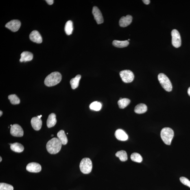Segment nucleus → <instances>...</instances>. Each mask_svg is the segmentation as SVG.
<instances>
[{"instance_id":"nucleus-1","label":"nucleus","mask_w":190,"mask_h":190,"mask_svg":"<svg viewBox=\"0 0 190 190\" xmlns=\"http://www.w3.org/2000/svg\"><path fill=\"white\" fill-rule=\"evenodd\" d=\"M62 144L57 138H53L48 142L46 148L48 152L51 154H56L60 152Z\"/></svg>"},{"instance_id":"nucleus-2","label":"nucleus","mask_w":190,"mask_h":190,"mask_svg":"<svg viewBox=\"0 0 190 190\" xmlns=\"http://www.w3.org/2000/svg\"><path fill=\"white\" fill-rule=\"evenodd\" d=\"M61 79L62 75L59 72H53L46 77L44 83L47 86H53L59 83Z\"/></svg>"},{"instance_id":"nucleus-3","label":"nucleus","mask_w":190,"mask_h":190,"mask_svg":"<svg viewBox=\"0 0 190 190\" xmlns=\"http://www.w3.org/2000/svg\"><path fill=\"white\" fill-rule=\"evenodd\" d=\"M174 136V131L169 128H165L162 129L160 132V136L165 144H171V141Z\"/></svg>"},{"instance_id":"nucleus-4","label":"nucleus","mask_w":190,"mask_h":190,"mask_svg":"<svg viewBox=\"0 0 190 190\" xmlns=\"http://www.w3.org/2000/svg\"><path fill=\"white\" fill-rule=\"evenodd\" d=\"M158 81L165 91L170 92L172 90V85L168 77L163 73H160L158 76Z\"/></svg>"},{"instance_id":"nucleus-5","label":"nucleus","mask_w":190,"mask_h":190,"mask_svg":"<svg viewBox=\"0 0 190 190\" xmlns=\"http://www.w3.org/2000/svg\"><path fill=\"white\" fill-rule=\"evenodd\" d=\"M80 168L82 172L84 174H88L91 172L92 169L91 160L88 158L82 159L80 163Z\"/></svg>"},{"instance_id":"nucleus-6","label":"nucleus","mask_w":190,"mask_h":190,"mask_svg":"<svg viewBox=\"0 0 190 190\" xmlns=\"http://www.w3.org/2000/svg\"><path fill=\"white\" fill-rule=\"evenodd\" d=\"M119 74L122 80L125 83H130L134 80V75L130 70H123L120 72Z\"/></svg>"},{"instance_id":"nucleus-7","label":"nucleus","mask_w":190,"mask_h":190,"mask_svg":"<svg viewBox=\"0 0 190 190\" xmlns=\"http://www.w3.org/2000/svg\"><path fill=\"white\" fill-rule=\"evenodd\" d=\"M171 34L173 46L176 48L180 47L181 45V40L179 33L176 29H173Z\"/></svg>"},{"instance_id":"nucleus-8","label":"nucleus","mask_w":190,"mask_h":190,"mask_svg":"<svg viewBox=\"0 0 190 190\" xmlns=\"http://www.w3.org/2000/svg\"><path fill=\"white\" fill-rule=\"evenodd\" d=\"M10 134L14 137H22L23 136L24 132L20 125L14 124L11 127Z\"/></svg>"},{"instance_id":"nucleus-9","label":"nucleus","mask_w":190,"mask_h":190,"mask_svg":"<svg viewBox=\"0 0 190 190\" xmlns=\"http://www.w3.org/2000/svg\"><path fill=\"white\" fill-rule=\"evenodd\" d=\"M21 26V22L18 20H13L7 23L5 27L13 32H16L19 30Z\"/></svg>"},{"instance_id":"nucleus-10","label":"nucleus","mask_w":190,"mask_h":190,"mask_svg":"<svg viewBox=\"0 0 190 190\" xmlns=\"http://www.w3.org/2000/svg\"><path fill=\"white\" fill-rule=\"evenodd\" d=\"M92 14L98 24L99 25L104 22V19H103L102 14L97 7L95 6L93 7Z\"/></svg>"},{"instance_id":"nucleus-11","label":"nucleus","mask_w":190,"mask_h":190,"mask_svg":"<svg viewBox=\"0 0 190 190\" xmlns=\"http://www.w3.org/2000/svg\"><path fill=\"white\" fill-rule=\"evenodd\" d=\"M26 169L30 172L38 173L41 170L42 167L41 165L38 163L31 162L27 165Z\"/></svg>"},{"instance_id":"nucleus-12","label":"nucleus","mask_w":190,"mask_h":190,"mask_svg":"<svg viewBox=\"0 0 190 190\" xmlns=\"http://www.w3.org/2000/svg\"><path fill=\"white\" fill-rule=\"evenodd\" d=\"M29 38L31 41L37 43H41L42 42L41 35L37 30L32 31L29 35Z\"/></svg>"},{"instance_id":"nucleus-13","label":"nucleus","mask_w":190,"mask_h":190,"mask_svg":"<svg viewBox=\"0 0 190 190\" xmlns=\"http://www.w3.org/2000/svg\"><path fill=\"white\" fill-rule=\"evenodd\" d=\"M132 17L131 16L127 15L121 17L119 21V25L121 27H125L128 26L131 23Z\"/></svg>"},{"instance_id":"nucleus-14","label":"nucleus","mask_w":190,"mask_h":190,"mask_svg":"<svg viewBox=\"0 0 190 190\" xmlns=\"http://www.w3.org/2000/svg\"><path fill=\"white\" fill-rule=\"evenodd\" d=\"M31 123L33 129L36 131L40 129L42 126V121L41 119L37 117H34L31 119Z\"/></svg>"},{"instance_id":"nucleus-15","label":"nucleus","mask_w":190,"mask_h":190,"mask_svg":"<svg viewBox=\"0 0 190 190\" xmlns=\"http://www.w3.org/2000/svg\"><path fill=\"white\" fill-rule=\"evenodd\" d=\"M115 137L121 141H126L128 139V136L124 131L121 129H118L115 133Z\"/></svg>"},{"instance_id":"nucleus-16","label":"nucleus","mask_w":190,"mask_h":190,"mask_svg":"<svg viewBox=\"0 0 190 190\" xmlns=\"http://www.w3.org/2000/svg\"><path fill=\"white\" fill-rule=\"evenodd\" d=\"M55 114L52 113L49 114L47 121V126L48 128H52L56 124L57 120Z\"/></svg>"},{"instance_id":"nucleus-17","label":"nucleus","mask_w":190,"mask_h":190,"mask_svg":"<svg viewBox=\"0 0 190 190\" xmlns=\"http://www.w3.org/2000/svg\"><path fill=\"white\" fill-rule=\"evenodd\" d=\"M21 55V58L20 60L21 62L29 61L32 60L33 58V53L29 51H24Z\"/></svg>"},{"instance_id":"nucleus-18","label":"nucleus","mask_w":190,"mask_h":190,"mask_svg":"<svg viewBox=\"0 0 190 190\" xmlns=\"http://www.w3.org/2000/svg\"><path fill=\"white\" fill-rule=\"evenodd\" d=\"M11 150L16 152H21L24 150L23 146L21 144L18 143H14L10 144Z\"/></svg>"},{"instance_id":"nucleus-19","label":"nucleus","mask_w":190,"mask_h":190,"mask_svg":"<svg viewBox=\"0 0 190 190\" xmlns=\"http://www.w3.org/2000/svg\"><path fill=\"white\" fill-rule=\"evenodd\" d=\"M147 107L146 105L144 104H139L137 105L134 108V111L137 114H142L146 112Z\"/></svg>"},{"instance_id":"nucleus-20","label":"nucleus","mask_w":190,"mask_h":190,"mask_svg":"<svg viewBox=\"0 0 190 190\" xmlns=\"http://www.w3.org/2000/svg\"><path fill=\"white\" fill-rule=\"evenodd\" d=\"M58 138L61 142L62 144L66 145L68 143V139L67 136L64 132L63 130H61L57 134Z\"/></svg>"},{"instance_id":"nucleus-21","label":"nucleus","mask_w":190,"mask_h":190,"mask_svg":"<svg viewBox=\"0 0 190 190\" xmlns=\"http://www.w3.org/2000/svg\"><path fill=\"white\" fill-rule=\"evenodd\" d=\"M81 78L80 75H77L74 78L72 79L70 81V84L71 86L72 89L74 90L78 87L79 82Z\"/></svg>"},{"instance_id":"nucleus-22","label":"nucleus","mask_w":190,"mask_h":190,"mask_svg":"<svg viewBox=\"0 0 190 190\" xmlns=\"http://www.w3.org/2000/svg\"><path fill=\"white\" fill-rule=\"evenodd\" d=\"M129 41L128 40H123V41H121L118 40H114L112 42V44L114 47L122 48L126 47L129 45Z\"/></svg>"},{"instance_id":"nucleus-23","label":"nucleus","mask_w":190,"mask_h":190,"mask_svg":"<svg viewBox=\"0 0 190 190\" xmlns=\"http://www.w3.org/2000/svg\"><path fill=\"white\" fill-rule=\"evenodd\" d=\"M73 29V24L72 22L71 21H68L66 22L65 27H64V30H65L66 34L68 35H70L72 33Z\"/></svg>"},{"instance_id":"nucleus-24","label":"nucleus","mask_w":190,"mask_h":190,"mask_svg":"<svg viewBox=\"0 0 190 190\" xmlns=\"http://www.w3.org/2000/svg\"><path fill=\"white\" fill-rule=\"evenodd\" d=\"M116 156L122 162L126 161L128 159L127 153L124 150L118 151L116 153Z\"/></svg>"},{"instance_id":"nucleus-25","label":"nucleus","mask_w":190,"mask_h":190,"mask_svg":"<svg viewBox=\"0 0 190 190\" xmlns=\"http://www.w3.org/2000/svg\"><path fill=\"white\" fill-rule=\"evenodd\" d=\"M130 100L127 98H123L118 101V104L119 108L124 109L130 104Z\"/></svg>"},{"instance_id":"nucleus-26","label":"nucleus","mask_w":190,"mask_h":190,"mask_svg":"<svg viewBox=\"0 0 190 190\" xmlns=\"http://www.w3.org/2000/svg\"><path fill=\"white\" fill-rule=\"evenodd\" d=\"M131 159L132 161L138 163H141L143 160V158L141 155L136 152L133 153L131 155Z\"/></svg>"},{"instance_id":"nucleus-27","label":"nucleus","mask_w":190,"mask_h":190,"mask_svg":"<svg viewBox=\"0 0 190 190\" xmlns=\"http://www.w3.org/2000/svg\"><path fill=\"white\" fill-rule=\"evenodd\" d=\"M8 99L12 104H19L20 103V99L16 95H9L8 96Z\"/></svg>"},{"instance_id":"nucleus-28","label":"nucleus","mask_w":190,"mask_h":190,"mask_svg":"<svg viewBox=\"0 0 190 190\" xmlns=\"http://www.w3.org/2000/svg\"><path fill=\"white\" fill-rule=\"evenodd\" d=\"M102 105L100 103L95 101L91 103L90 106V108L92 110L95 111H99L101 110Z\"/></svg>"},{"instance_id":"nucleus-29","label":"nucleus","mask_w":190,"mask_h":190,"mask_svg":"<svg viewBox=\"0 0 190 190\" xmlns=\"http://www.w3.org/2000/svg\"><path fill=\"white\" fill-rule=\"evenodd\" d=\"M0 190H14V187L10 184L4 183H1Z\"/></svg>"},{"instance_id":"nucleus-30","label":"nucleus","mask_w":190,"mask_h":190,"mask_svg":"<svg viewBox=\"0 0 190 190\" xmlns=\"http://www.w3.org/2000/svg\"><path fill=\"white\" fill-rule=\"evenodd\" d=\"M180 180L182 184L190 188V181L187 178L185 177H181L180 178Z\"/></svg>"},{"instance_id":"nucleus-31","label":"nucleus","mask_w":190,"mask_h":190,"mask_svg":"<svg viewBox=\"0 0 190 190\" xmlns=\"http://www.w3.org/2000/svg\"><path fill=\"white\" fill-rule=\"evenodd\" d=\"M46 1L48 4L50 5L53 4V0H47V1Z\"/></svg>"},{"instance_id":"nucleus-32","label":"nucleus","mask_w":190,"mask_h":190,"mask_svg":"<svg viewBox=\"0 0 190 190\" xmlns=\"http://www.w3.org/2000/svg\"><path fill=\"white\" fill-rule=\"evenodd\" d=\"M143 2L146 5H148L150 3V0H144L143 1Z\"/></svg>"},{"instance_id":"nucleus-33","label":"nucleus","mask_w":190,"mask_h":190,"mask_svg":"<svg viewBox=\"0 0 190 190\" xmlns=\"http://www.w3.org/2000/svg\"><path fill=\"white\" fill-rule=\"evenodd\" d=\"M188 94H189V96H190V87H189V89H188Z\"/></svg>"},{"instance_id":"nucleus-34","label":"nucleus","mask_w":190,"mask_h":190,"mask_svg":"<svg viewBox=\"0 0 190 190\" xmlns=\"http://www.w3.org/2000/svg\"><path fill=\"white\" fill-rule=\"evenodd\" d=\"M0 113H0V116L1 117V116L3 114V112L1 111H0Z\"/></svg>"},{"instance_id":"nucleus-35","label":"nucleus","mask_w":190,"mask_h":190,"mask_svg":"<svg viewBox=\"0 0 190 190\" xmlns=\"http://www.w3.org/2000/svg\"><path fill=\"white\" fill-rule=\"evenodd\" d=\"M42 117V115H40V116H38V117L40 119V118Z\"/></svg>"},{"instance_id":"nucleus-36","label":"nucleus","mask_w":190,"mask_h":190,"mask_svg":"<svg viewBox=\"0 0 190 190\" xmlns=\"http://www.w3.org/2000/svg\"><path fill=\"white\" fill-rule=\"evenodd\" d=\"M2 161V158L1 157H0V162H1Z\"/></svg>"},{"instance_id":"nucleus-37","label":"nucleus","mask_w":190,"mask_h":190,"mask_svg":"<svg viewBox=\"0 0 190 190\" xmlns=\"http://www.w3.org/2000/svg\"><path fill=\"white\" fill-rule=\"evenodd\" d=\"M122 99L123 98H120V100H121V99Z\"/></svg>"},{"instance_id":"nucleus-38","label":"nucleus","mask_w":190,"mask_h":190,"mask_svg":"<svg viewBox=\"0 0 190 190\" xmlns=\"http://www.w3.org/2000/svg\"><path fill=\"white\" fill-rule=\"evenodd\" d=\"M130 39H128V40H130Z\"/></svg>"},{"instance_id":"nucleus-39","label":"nucleus","mask_w":190,"mask_h":190,"mask_svg":"<svg viewBox=\"0 0 190 190\" xmlns=\"http://www.w3.org/2000/svg\"><path fill=\"white\" fill-rule=\"evenodd\" d=\"M53 136V135H51V136Z\"/></svg>"}]
</instances>
